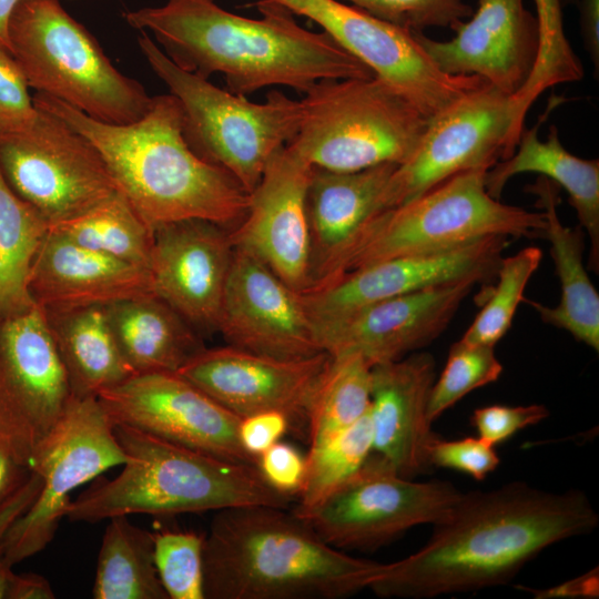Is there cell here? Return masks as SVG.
<instances>
[{"label":"cell","mask_w":599,"mask_h":599,"mask_svg":"<svg viewBox=\"0 0 599 599\" xmlns=\"http://www.w3.org/2000/svg\"><path fill=\"white\" fill-rule=\"evenodd\" d=\"M599 515L586 494L524 481L463 493L433 524L427 542L384 564L368 589L380 598L429 599L508 583L546 548L592 532Z\"/></svg>","instance_id":"cell-1"},{"label":"cell","mask_w":599,"mask_h":599,"mask_svg":"<svg viewBox=\"0 0 599 599\" xmlns=\"http://www.w3.org/2000/svg\"><path fill=\"white\" fill-rule=\"evenodd\" d=\"M258 19L242 17L214 0H166L124 13L153 33L160 49L184 71L224 75L229 91L247 95L271 85L305 93L326 79L370 78L372 70L325 31L301 27L275 0L256 3Z\"/></svg>","instance_id":"cell-2"},{"label":"cell","mask_w":599,"mask_h":599,"mask_svg":"<svg viewBox=\"0 0 599 599\" xmlns=\"http://www.w3.org/2000/svg\"><path fill=\"white\" fill-rule=\"evenodd\" d=\"M49 111L97 148L119 192L153 231L163 224L200 219L233 229L245 215L250 193L225 170L196 155L182 131L171 93L153 97L146 114L126 124L98 121L67 103L35 93Z\"/></svg>","instance_id":"cell-3"},{"label":"cell","mask_w":599,"mask_h":599,"mask_svg":"<svg viewBox=\"0 0 599 599\" xmlns=\"http://www.w3.org/2000/svg\"><path fill=\"white\" fill-rule=\"evenodd\" d=\"M383 566L331 546L294 511L226 508L204 535V599H341L368 589Z\"/></svg>","instance_id":"cell-4"},{"label":"cell","mask_w":599,"mask_h":599,"mask_svg":"<svg viewBox=\"0 0 599 599\" xmlns=\"http://www.w3.org/2000/svg\"><path fill=\"white\" fill-rule=\"evenodd\" d=\"M126 455L122 471L97 479L65 517L95 524L115 516H176L264 505L285 508L291 497L271 488L255 466L232 463L126 425H112Z\"/></svg>","instance_id":"cell-5"},{"label":"cell","mask_w":599,"mask_h":599,"mask_svg":"<svg viewBox=\"0 0 599 599\" xmlns=\"http://www.w3.org/2000/svg\"><path fill=\"white\" fill-rule=\"evenodd\" d=\"M487 171L461 172L406 203L372 215L321 286L373 263L443 251L486 236H541L546 226L542 211H527L493 197L485 186Z\"/></svg>","instance_id":"cell-6"},{"label":"cell","mask_w":599,"mask_h":599,"mask_svg":"<svg viewBox=\"0 0 599 599\" xmlns=\"http://www.w3.org/2000/svg\"><path fill=\"white\" fill-rule=\"evenodd\" d=\"M8 37L11 54L38 93L113 124L135 122L152 105L153 97L114 68L60 0H20Z\"/></svg>","instance_id":"cell-7"},{"label":"cell","mask_w":599,"mask_h":599,"mask_svg":"<svg viewBox=\"0 0 599 599\" xmlns=\"http://www.w3.org/2000/svg\"><path fill=\"white\" fill-rule=\"evenodd\" d=\"M138 43L153 72L177 100L183 135L192 151L225 170L251 193L270 161L296 135L300 100L275 90L265 102L254 103L182 70L145 31Z\"/></svg>","instance_id":"cell-8"},{"label":"cell","mask_w":599,"mask_h":599,"mask_svg":"<svg viewBox=\"0 0 599 599\" xmlns=\"http://www.w3.org/2000/svg\"><path fill=\"white\" fill-rule=\"evenodd\" d=\"M301 123L287 144L311 166L354 172L407 161L428 123L379 78L326 79L300 100Z\"/></svg>","instance_id":"cell-9"},{"label":"cell","mask_w":599,"mask_h":599,"mask_svg":"<svg viewBox=\"0 0 599 599\" xmlns=\"http://www.w3.org/2000/svg\"><path fill=\"white\" fill-rule=\"evenodd\" d=\"M125 461L98 397L72 396L62 418L28 461L42 485L32 505L8 531L3 557L13 566L42 551L65 517L71 493Z\"/></svg>","instance_id":"cell-10"},{"label":"cell","mask_w":599,"mask_h":599,"mask_svg":"<svg viewBox=\"0 0 599 599\" xmlns=\"http://www.w3.org/2000/svg\"><path fill=\"white\" fill-rule=\"evenodd\" d=\"M37 110L22 128L0 132V174L52 225L88 211L118 189L89 139L58 115Z\"/></svg>","instance_id":"cell-11"},{"label":"cell","mask_w":599,"mask_h":599,"mask_svg":"<svg viewBox=\"0 0 599 599\" xmlns=\"http://www.w3.org/2000/svg\"><path fill=\"white\" fill-rule=\"evenodd\" d=\"M522 131L512 97L489 84L460 97L428 119L416 150L397 165L383 190L380 211L461 172L489 170L514 154Z\"/></svg>","instance_id":"cell-12"},{"label":"cell","mask_w":599,"mask_h":599,"mask_svg":"<svg viewBox=\"0 0 599 599\" xmlns=\"http://www.w3.org/2000/svg\"><path fill=\"white\" fill-rule=\"evenodd\" d=\"M461 495L448 481L405 478L372 453L351 478L296 515L337 549H374L415 526L435 524Z\"/></svg>","instance_id":"cell-13"},{"label":"cell","mask_w":599,"mask_h":599,"mask_svg":"<svg viewBox=\"0 0 599 599\" xmlns=\"http://www.w3.org/2000/svg\"><path fill=\"white\" fill-rule=\"evenodd\" d=\"M294 14L316 22L345 50L432 118L460 97L485 84L477 75L440 71L415 32L380 20L339 0H275Z\"/></svg>","instance_id":"cell-14"},{"label":"cell","mask_w":599,"mask_h":599,"mask_svg":"<svg viewBox=\"0 0 599 599\" xmlns=\"http://www.w3.org/2000/svg\"><path fill=\"white\" fill-rule=\"evenodd\" d=\"M72 398L44 311L0 315V435L28 461Z\"/></svg>","instance_id":"cell-15"},{"label":"cell","mask_w":599,"mask_h":599,"mask_svg":"<svg viewBox=\"0 0 599 599\" xmlns=\"http://www.w3.org/2000/svg\"><path fill=\"white\" fill-rule=\"evenodd\" d=\"M112 425H126L224 460L256 467L240 417L177 372L135 374L98 395Z\"/></svg>","instance_id":"cell-16"},{"label":"cell","mask_w":599,"mask_h":599,"mask_svg":"<svg viewBox=\"0 0 599 599\" xmlns=\"http://www.w3.org/2000/svg\"><path fill=\"white\" fill-rule=\"evenodd\" d=\"M331 356L281 359L233 346L203 347L177 373L240 418L278 410L307 430L312 398Z\"/></svg>","instance_id":"cell-17"},{"label":"cell","mask_w":599,"mask_h":599,"mask_svg":"<svg viewBox=\"0 0 599 599\" xmlns=\"http://www.w3.org/2000/svg\"><path fill=\"white\" fill-rule=\"evenodd\" d=\"M478 283L463 278L365 305L314 325L316 342L331 357L358 355L372 367L400 359L436 339Z\"/></svg>","instance_id":"cell-18"},{"label":"cell","mask_w":599,"mask_h":599,"mask_svg":"<svg viewBox=\"0 0 599 599\" xmlns=\"http://www.w3.org/2000/svg\"><path fill=\"white\" fill-rule=\"evenodd\" d=\"M509 237L491 235L443 251L400 256L351 271L301 293L313 324L365 305L463 278L487 281L497 273Z\"/></svg>","instance_id":"cell-19"},{"label":"cell","mask_w":599,"mask_h":599,"mask_svg":"<svg viewBox=\"0 0 599 599\" xmlns=\"http://www.w3.org/2000/svg\"><path fill=\"white\" fill-rule=\"evenodd\" d=\"M312 166L287 145L250 193L244 217L230 230L234 248L265 264L293 290L311 285L306 192Z\"/></svg>","instance_id":"cell-20"},{"label":"cell","mask_w":599,"mask_h":599,"mask_svg":"<svg viewBox=\"0 0 599 599\" xmlns=\"http://www.w3.org/2000/svg\"><path fill=\"white\" fill-rule=\"evenodd\" d=\"M217 331L230 346L275 358L300 359L322 353L301 293L260 260L236 248Z\"/></svg>","instance_id":"cell-21"},{"label":"cell","mask_w":599,"mask_h":599,"mask_svg":"<svg viewBox=\"0 0 599 599\" xmlns=\"http://www.w3.org/2000/svg\"><path fill=\"white\" fill-rule=\"evenodd\" d=\"M234 246L230 229L190 219L153 230L152 292L193 327L217 331Z\"/></svg>","instance_id":"cell-22"},{"label":"cell","mask_w":599,"mask_h":599,"mask_svg":"<svg viewBox=\"0 0 599 599\" xmlns=\"http://www.w3.org/2000/svg\"><path fill=\"white\" fill-rule=\"evenodd\" d=\"M477 10L461 21L450 40L415 32L437 68L450 75H477L498 91L515 95L535 67L539 27L524 0H477Z\"/></svg>","instance_id":"cell-23"},{"label":"cell","mask_w":599,"mask_h":599,"mask_svg":"<svg viewBox=\"0 0 599 599\" xmlns=\"http://www.w3.org/2000/svg\"><path fill=\"white\" fill-rule=\"evenodd\" d=\"M370 375L373 453L405 478L428 473V448L436 437L428 418L436 379L434 357L429 353H414L373 366Z\"/></svg>","instance_id":"cell-24"},{"label":"cell","mask_w":599,"mask_h":599,"mask_svg":"<svg viewBox=\"0 0 599 599\" xmlns=\"http://www.w3.org/2000/svg\"><path fill=\"white\" fill-rule=\"evenodd\" d=\"M28 290L44 311L106 306L153 293L148 270L80 246L50 229L33 260Z\"/></svg>","instance_id":"cell-25"},{"label":"cell","mask_w":599,"mask_h":599,"mask_svg":"<svg viewBox=\"0 0 599 599\" xmlns=\"http://www.w3.org/2000/svg\"><path fill=\"white\" fill-rule=\"evenodd\" d=\"M397 165L385 163L354 172L312 166L306 192L311 237V285L307 290L328 280L357 231L380 211V194Z\"/></svg>","instance_id":"cell-26"},{"label":"cell","mask_w":599,"mask_h":599,"mask_svg":"<svg viewBox=\"0 0 599 599\" xmlns=\"http://www.w3.org/2000/svg\"><path fill=\"white\" fill-rule=\"evenodd\" d=\"M527 191L537 196V206L545 215L541 237L550 243V253L560 284V298L549 307L530 301L541 321L565 329L576 341L599 351V295L583 264L585 231L580 225L568 227L559 219V186L539 176Z\"/></svg>","instance_id":"cell-27"},{"label":"cell","mask_w":599,"mask_h":599,"mask_svg":"<svg viewBox=\"0 0 599 599\" xmlns=\"http://www.w3.org/2000/svg\"><path fill=\"white\" fill-rule=\"evenodd\" d=\"M541 121L521 132L517 150L498 161L485 174L487 192L499 200L507 182L520 173H538L561 186L569 196L579 225L590 241L589 268L599 270V162L581 159L565 149L556 125L546 141L538 138Z\"/></svg>","instance_id":"cell-28"},{"label":"cell","mask_w":599,"mask_h":599,"mask_svg":"<svg viewBox=\"0 0 599 599\" xmlns=\"http://www.w3.org/2000/svg\"><path fill=\"white\" fill-rule=\"evenodd\" d=\"M103 307L118 347L134 374L177 372L204 347L195 328L154 293Z\"/></svg>","instance_id":"cell-29"},{"label":"cell","mask_w":599,"mask_h":599,"mask_svg":"<svg viewBox=\"0 0 599 599\" xmlns=\"http://www.w3.org/2000/svg\"><path fill=\"white\" fill-rule=\"evenodd\" d=\"M44 313L72 396L98 397L135 375L118 347L103 306Z\"/></svg>","instance_id":"cell-30"},{"label":"cell","mask_w":599,"mask_h":599,"mask_svg":"<svg viewBox=\"0 0 599 599\" xmlns=\"http://www.w3.org/2000/svg\"><path fill=\"white\" fill-rule=\"evenodd\" d=\"M98 556L94 599H169L154 562V534L129 516L109 519Z\"/></svg>","instance_id":"cell-31"},{"label":"cell","mask_w":599,"mask_h":599,"mask_svg":"<svg viewBox=\"0 0 599 599\" xmlns=\"http://www.w3.org/2000/svg\"><path fill=\"white\" fill-rule=\"evenodd\" d=\"M69 241L149 271L153 231L119 191L88 211L50 225Z\"/></svg>","instance_id":"cell-32"},{"label":"cell","mask_w":599,"mask_h":599,"mask_svg":"<svg viewBox=\"0 0 599 599\" xmlns=\"http://www.w3.org/2000/svg\"><path fill=\"white\" fill-rule=\"evenodd\" d=\"M49 222L20 199L0 174V315L34 304L28 280Z\"/></svg>","instance_id":"cell-33"},{"label":"cell","mask_w":599,"mask_h":599,"mask_svg":"<svg viewBox=\"0 0 599 599\" xmlns=\"http://www.w3.org/2000/svg\"><path fill=\"white\" fill-rule=\"evenodd\" d=\"M372 366L358 355L331 357L311 402L309 447L358 422L369 408Z\"/></svg>","instance_id":"cell-34"},{"label":"cell","mask_w":599,"mask_h":599,"mask_svg":"<svg viewBox=\"0 0 599 599\" xmlns=\"http://www.w3.org/2000/svg\"><path fill=\"white\" fill-rule=\"evenodd\" d=\"M373 453V430L368 412L354 425L329 439L309 447L297 515L315 507L351 478Z\"/></svg>","instance_id":"cell-35"},{"label":"cell","mask_w":599,"mask_h":599,"mask_svg":"<svg viewBox=\"0 0 599 599\" xmlns=\"http://www.w3.org/2000/svg\"><path fill=\"white\" fill-rule=\"evenodd\" d=\"M541 258L542 252L536 246L525 247L501 258L496 273L497 284L488 293L484 306L461 341L495 346L506 335Z\"/></svg>","instance_id":"cell-36"},{"label":"cell","mask_w":599,"mask_h":599,"mask_svg":"<svg viewBox=\"0 0 599 599\" xmlns=\"http://www.w3.org/2000/svg\"><path fill=\"white\" fill-rule=\"evenodd\" d=\"M501 373L502 365L495 355V346L461 339L454 343L445 367L432 387L429 420L434 423L470 392L497 382Z\"/></svg>","instance_id":"cell-37"},{"label":"cell","mask_w":599,"mask_h":599,"mask_svg":"<svg viewBox=\"0 0 599 599\" xmlns=\"http://www.w3.org/2000/svg\"><path fill=\"white\" fill-rule=\"evenodd\" d=\"M204 535L193 531L154 534V562L169 599H204Z\"/></svg>","instance_id":"cell-38"},{"label":"cell","mask_w":599,"mask_h":599,"mask_svg":"<svg viewBox=\"0 0 599 599\" xmlns=\"http://www.w3.org/2000/svg\"><path fill=\"white\" fill-rule=\"evenodd\" d=\"M367 13L413 32L430 27L455 29L474 12L464 0H344Z\"/></svg>","instance_id":"cell-39"},{"label":"cell","mask_w":599,"mask_h":599,"mask_svg":"<svg viewBox=\"0 0 599 599\" xmlns=\"http://www.w3.org/2000/svg\"><path fill=\"white\" fill-rule=\"evenodd\" d=\"M428 457L432 467L454 469L475 480H484L500 464L495 446L478 436L448 440L436 435Z\"/></svg>","instance_id":"cell-40"},{"label":"cell","mask_w":599,"mask_h":599,"mask_svg":"<svg viewBox=\"0 0 599 599\" xmlns=\"http://www.w3.org/2000/svg\"><path fill=\"white\" fill-rule=\"evenodd\" d=\"M549 416V410L540 404L508 406L488 405L476 408L470 417V424L478 437L496 446L519 430L534 426Z\"/></svg>","instance_id":"cell-41"},{"label":"cell","mask_w":599,"mask_h":599,"mask_svg":"<svg viewBox=\"0 0 599 599\" xmlns=\"http://www.w3.org/2000/svg\"><path fill=\"white\" fill-rule=\"evenodd\" d=\"M29 88L17 60L0 45V132L22 128L35 116Z\"/></svg>","instance_id":"cell-42"},{"label":"cell","mask_w":599,"mask_h":599,"mask_svg":"<svg viewBox=\"0 0 599 599\" xmlns=\"http://www.w3.org/2000/svg\"><path fill=\"white\" fill-rule=\"evenodd\" d=\"M256 468L271 488L292 497L303 487L306 457L291 444L280 440L257 457Z\"/></svg>","instance_id":"cell-43"},{"label":"cell","mask_w":599,"mask_h":599,"mask_svg":"<svg viewBox=\"0 0 599 599\" xmlns=\"http://www.w3.org/2000/svg\"><path fill=\"white\" fill-rule=\"evenodd\" d=\"M539 27L537 61L545 68H560L575 57L565 34L561 0H535Z\"/></svg>","instance_id":"cell-44"},{"label":"cell","mask_w":599,"mask_h":599,"mask_svg":"<svg viewBox=\"0 0 599 599\" xmlns=\"http://www.w3.org/2000/svg\"><path fill=\"white\" fill-rule=\"evenodd\" d=\"M290 428L285 414L265 410L241 418L237 434L242 448L257 463V457L280 441Z\"/></svg>","instance_id":"cell-45"},{"label":"cell","mask_w":599,"mask_h":599,"mask_svg":"<svg viewBox=\"0 0 599 599\" xmlns=\"http://www.w3.org/2000/svg\"><path fill=\"white\" fill-rule=\"evenodd\" d=\"M41 487L40 479L31 475L26 483L0 507V552L14 521L32 505Z\"/></svg>","instance_id":"cell-46"},{"label":"cell","mask_w":599,"mask_h":599,"mask_svg":"<svg viewBox=\"0 0 599 599\" xmlns=\"http://www.w3.org/2000/svg\"><path fill=\"white\" fill-rule=\"evenodd\" d=\"M31 470L0 435V507L24 484Z\"/></svg>","instance_id":"cell-47"},{"label":"cell","mask_w":599,"mask_h":599,"mask_svg":"<svg viewBox=\"0 0 599 599\" xmlns=\"http://www.w3.org/2000/svg\"><path fill=\"white\" fill-rule=\"evenodd\" d=\"M599 575L598 568L590 570L589 572L579 576L575 579L566 581L564 583L546 588L542 590L530 591L539 599H554V598H597Z\"/></svg>","instance_id":"cell-48"},{"label":"cell","mask_w":599,"mask_h":599,"mask_svg":"<svg viewBox=\"0 0 599 599\" xmlns=\"http://www.w3.org/2000/svg\"><path fill=\"white\" fill-rule=\"evenodd\" d=\"M55 593L43 576L34 572L16 573L10 579L7 599H53Z\"/></svg>","instance_id":"cell-49"},{"label":"cell","mask_w":599,"mask_h":599,"mask_svg":"<svg viewBox=\"0 0 599 599\" xmlns=\"http://www.w3.org/2000/svg\"><path fill=\"white\" fill-rule=\"evenodd\" d=\"M585 47L596 69L599 65V0H579Z\"/></svg>","instance_id":"cell-50"},{"label":"cell","mask_w":599,"mask_h":599,"mask_svg":"<svg viewBox=\"0 0 599 599\" xmlns=\"http://www.w3.org/2000/svg\"><path fill=\"white\" fill-rule=\"evenodd\" d=\"M20 0H0V45L10 51L8 26L10 17Z\"/></svg>","instance_id":"cell-51"},{"label":"cell","mask_w":599,"mask_h":599,"mask_svg":"<svg viewBox=\"0 0 599 599\" xmlns=\"http://www.w3.org/2000/svg\"><path fill=\"white\" fill-rule=\"evenodd\" d=\"M12 573V565L0 552V599H7Z\"/></svg>","instance_id":"cell-52"}]
</instances>
